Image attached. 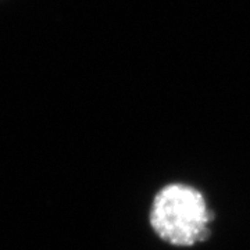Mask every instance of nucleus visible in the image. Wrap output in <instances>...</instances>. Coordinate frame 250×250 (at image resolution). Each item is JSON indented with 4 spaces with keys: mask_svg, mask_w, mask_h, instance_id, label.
I'll return each instance as SVG.
<instances>
[{
    "mask_svg": "<svg viewBox=\"0 0 250 250\" xmlns=\"http://www.w3.org/2000/svg\"><path fill=\"white\" fill-rule=\"evenodd\" d=\"M214 218L205 196L187 184H168L154 196L149 221L161 241L189 248L208 238V223Z\"/></svg>",
    "mask_w": 250,
    "mask_h": 250,
    "instance_id": "1",
    "label": "nucleus"
}]
</instances>
